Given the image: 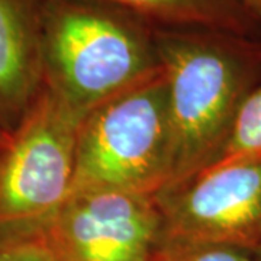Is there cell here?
Masks as SVG:
<instances>
[{"label": "cell", "instance_id": "obj_1", "mask_svg": "<svg viewBox=\"0 0 261 261\" xmlns=\"http://www.w3.org/2000/svg\"><path fill=\"white\" fill-rule=\"evenodd\" d=\"M154 41L167 77L168 190L209 167L221 152L240 105L257 86L261 45L215 29L154 28Z\"/></svg>", "mask_w": 261, "mask_h": 261}, {"label": "cell", "instance_id": "obj_2", "mask_svg": "<svg viewBox=\"0 0 261 261\" xmlns=\"http://www.w3.org/2000/svg\"><path fill=\"white\" fill-rule=\"evenodd\" d=\"M160 68L142 19L93 0H44V86L80 119Z\"/></svg>", "mask_w": 261, "mask_h": 261}, {"label": "cell", "instance_id": "obj_3", "mask_svg": "<svg viewBox=\"0 0 261 261\" xmlns=\"http://www.w3.org/2000/svg\"><path fill=\"white\" fill-rule=\"evenodd\" d=\"M170 178L171 126L161 65L82 119L71 192L115 189L159 196Z\"/></svg>", "mask_w": 261, "mask_h": 261}, {"label": "cell", "instance_id": "obj_4", "mask_svg": "<svg viewBox=\"0 0 261 261\" xmlns=\"http://www.w3.org/2000/svg\"><path fill=\"white\" fill-rule=\"evenodd\" d=\"M80 122L42 87L0 148V229L41 224L70 195Z\"/></svg>", "mask_w": 261, "mask_h": 261}, {"label": "cell", "instance_id": "obj_5", "mask_svg": "<svg viewBox=\"0 0 261 261\" xmlns=\"http://www.w3.org/2000/svg\"><path fill=\"white\" fill-rule=\"evenodd\" d=\"M39 228L58 261H151L163 244L157 196L83 189Z\"/></svg>", "mask_w": 261, "mask_h": 261}, {"label": "cell", "instance_id": "obj_6", "mask_svg": "<svg viewBox=\"0 0 261 261\" xmlns=\"http://www.w3.org/2000/svg\"><path fill=\"white\" fill-rule=\"evenodd\" d=\"M157 199L163 243L261 247V159L207 167Z\"/></svg>", "mask_w": 261, "mask_h": 261}, {"label": "cell", "instance_id": "obj_7", "mask_svg": "<svg viewBox=\"0 0 261 261\" xmlns=\"http://www.w3.org/2000/svg\"><path fill=\"white\" fill-rule=\"evenodd\" d=\"M44 0H0V128L10 134L44 87Z\"/></svg>", "mask_w": 261, "mask_h": 261}, {"label": "cell", "instance_id": "obj_8", "mask_svg": "<svg viewBox=\"0 0 261 261\" xmlns=\"http://www.w3.org/2000/svg\"><path fill=\"white\" fill-rule=\"evenodd\" d=\"M154 28L215 29L248 35L252 18L237 0H93Z\"/></svg>", "mask_w": 261, "mask_h": 261}, {"label": "cell", "instance_id": "obj_9", "mask_svg": "<svg viewBox=\"0 0 261 261\" xmlns=\"http://www.w3.org/2000/svg\"><path fill=\"white\" fill-rule=\"evenodd\" d=\"M255 159H261V84L244 97L224 147L209 167Z\"/></svg>", "mask_w": 261, "mask_h": 261}, {"label": "cell", "instance_id": "obj_10", "mask_svg": "<svg viewBox=\"0 0 261 261\" xmlns=\"http://www.w3.org/2000/svg\"><path fill=\"white\" fill-rule=\"evenodd\" d=\"M151 261H261V254L232 244L163 243Z\"/></svg>", "mask_w": 261, "mask_h": 261}, {"label": "cell", "instance_id": "obj_11", "mask_svg": "<svg viewBox=\"0 0 261 261\" xmlns=\"http://www.w3.org/2000/svg\"><path fill=\"white\" fill-rule=\"evenodd\" d=\"M0 261H58L39 225L0 229Z\"/></svg>", "mask_w": 261, "mask_h": 261}, {"label": "cell", "instance_id": "obj_12", "mask_svg": "<svg viewBox=\"0 0 261 261\" xmlns=\"http://www.w3.org/2000/svg\"><path fill=\"white\" fill-rule=\"evenodd\" d=\"M244 10L250 15L254 22L261 25V0H237Z\"/></svg>", "mask_w": 261, "mask_h": 261}, {"label": "cell", "instance_id": "obj_13", "mask_svg": "<svg viewBox=\"0 0 261 261\" xmlns=\"http://www.w3.org/2000/svg\"><path fill=\"white\" fill-rule=\"evenodd\" d=\"M8 140H9V134H8V132H5V130L0 128V148L8 142Z\"/></svg>", "mask_w": 261, "mask_h": 261}, {"label": "cell", "instance_id": "obj_14", "mask_svg": "<svg viewBox=\"0 0 261 261\" xmlns=\"http://www.w3.org/2000/svg\"><path fill=\"white\" fill-rule=\"evenodd\" d=\"M258 252H260V254H261V247H260V248H258Z\"/></svg>", "mask_w": 261, "mask_h": 261}]
</instances>
